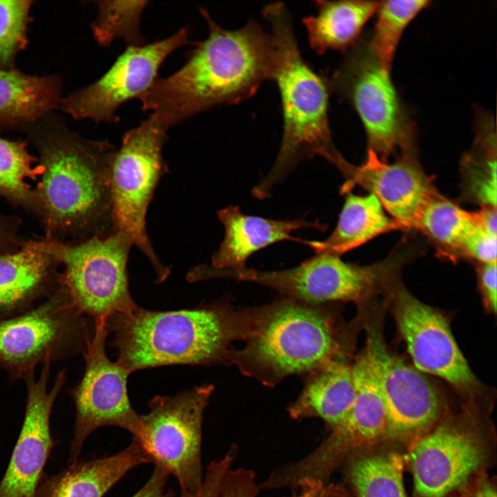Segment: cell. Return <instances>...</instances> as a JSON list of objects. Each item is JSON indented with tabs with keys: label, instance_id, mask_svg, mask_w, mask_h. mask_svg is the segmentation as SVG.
<instances>
[{
	"label": "cell",
	"instance_id": "36",
	"mask_svg": "<svg viewBox=\"0 0 497 497\" xmlns=\"http://www.w3.org/2000/svg\"><path fill=\"white\" fill-rule=\"evenodd\" d=\"M229 469L224 460L211 462L207 467L201 487L195 493L181 490L180 497H219L223 480Z\"/></svg>",
	"mask_w": 497,
	"mask_h": 497
},
{
	"label": "cell",
	"instance_id": "16",
	"mask_svg": "<svg viewBox=\"0 0 497 497\" xmlns=\"http://www.w3.org/2000/svg\"><path fill=\"white\" fill-rule=\"evenodd\" d=\"M367 333L365 348L385 407L387 434L407 437L422 433L439 418V392L422 373L392 354L376 329L369 327Z\"/></svg>",
	"mask_w": 497,
	"mask_h": 497
},
{
	"label": "cell",
	"instance_id": "38",
	"mask_svg": "<svg viewBox=\"0 0 497 497\" xmlns=\"http://www.w3.org/2000/svg\"><path fill=\"white\" fill-rule=\"evenodd\" d=\"M496 263L480 264L478 273L480 283L484 298L489 309L496 311Z\"/></svg>",
	"mask_w": 497,
	"mask_h": 497
},
{
	"label": "cell",
	"instance_id": "27",
	"mask_svg": "<svg viewBox=\"0 0 497 497\" xmlns=\"http://www.w3.org/2000/svg\"><path fill=\"white\" fill-rule=\"evenodd\" d=\"M475 132L471 150L462 159L463 197L481 208H496V130L491 113L476 110Z\"/></svg>",
	"mask_w": 497,
	"mask_h": 497
},
{
	"label": "cell",
	"instance_id": "21",
	"mask_svg": "<svg viewBox=\"0 0 497 497\" xmlns=\"http://www.w3.org/2000/svg\"><path fill=\"white\" fill-rule=\"evenodd\" d=\"M224 228V237L214 253L209 265L215 269L246 267L248 258L255 252L277 242L290 240L306 245L307 240L293 237L298 229L326 231L327 226L304 218L273 220L243 213L237 206H229L217 212Z\"/></svg>",
	"mask_w": 497,
	"mask_h": 497
},
{
	"label": "cell",
	"instance_id": "40",
	"mask_svg": "<svg viewBox=\"0 0 497 497\" xmlns=\"http://www.w3.org/2000/svg\"><path fill=\"white\" fill-rule=\"evenodd\" d=\"M296 488L299 489L293 497H333V491L327 483L317 481H304Z\"/></svg>",
	"mask_w": 497,
	"mask_h": 497
},
{
	"label": "cell",
	"instance_id": "3",
	"mask_svg": "<svg viewBox=\"0 0 497 497\" xmlns=\"http://www.w3.org/2000/svg\"><path fill=\"white\" fill-rule=\"evenodd\" d=\"M332 303L309 304L281 298L245 308L242 347L230 351L228 364L273 387L286 377L307 374L349 356L347 331Z\"/></svg>",
	"mask_w": 497,
	"mask_h": 497
},
{
	"label": "cell",
	"instance_id": "31",
	"mask_svg": "<svg viewBox=\"0 0 497 497\" xmlns=\"http://www.w3.org/2000/svg\"><path fill=\"white\" fill-rule=\"evenodd\" d=\"M427 0L381 1L378 17L368 46L384 68L390 70L401 37L414 17L427 8Z\"/></svg>",
	"mask_w": 497,
	"mask_h": 497
},
{
	"label": "cell",
	"instance_id": "4",
	"mask_svg": "<svg viewBox=\"0 0 497 497\" xmlns=\"http://www.w3.org/2000/svg\"><path fill=\"white\" fill-rule=\"evenodd\" d=\"M117 362L130 373L164 365L228 364L246 330L244 308L226 298L194 309L158 311L138 305L106 321Z\"/></svg>",
	"mask_w": 497,
	"mask_h": 497
},
{
	"label": "cell",
	"instance_id": "34",
	"mask_svg": "<svg viewBox=\"0 0 497 497\" xmlns=\"http://www.w3.org/2000/svg\"><path fill=\"white\" fill-rule=\"evenodd\" d=\"M496 236L487 233L478 224L465 239L460 257L475 260L480 264L496 263Z\"/></svg>",
	"mask_w": 497,
	"mask_h": 497
},
{
	"label": "cell",
	"instance_id": "22",
	"mask_svg": "<svg viewBox=\"0 0 497 497\" xmlns=\"http://www.w3.org/2000/svg\"><path fill=\"white\" fill-rule=\"evenodd\" d=\"M150 460L137 441L109 456L77 461L42 477L33 497H103L128 471Z\"/></svg>",
	"mask_w": 497,
	"mask_h": 497
},
{
	"label": "cell",
	"instance_id": "30",
	"mask_svg": "<svg viewBox=\"0 0 497 497\" xmlns=\"http://www.w3.org/2000/svg\"><path fill=\"white\" fill-rule=\"evenodd\" d=\"M402 473V458L395 452L360 456L349 469L358 497H407Z\"/></svg>",
	"mask_w": 497,
	"mask_h": 497
},
{
	"label": "cell",
	"instance_id": "23",
	"mask_svg": "<svg viewBox=\"0 0 497 497\" xmlns=\"http://www.w3.org/2000/svg\"><path fill=\"white\" fill-rule=\"evenodd\" d=\"M354 397L351 364L338 361L305 376L301 393L287 410L294 420L319 418L332 429L344 419Z\"/></svg>",
	"mask_w": 497,
	"mask_h": 497
},
{
	"label": "cell",
	"instance_id": "32",
	"mask_svg": "<svg viewBox=\"0 0 497 497\" xmlns=\"http://www.w3.org/2000/svg\"><path fill=\"white\" fill-rule=\"evenodd\" d=\"M148 1H97V15L91 24L95 40L104 46L115 39H122L127 46L145 43L140 31V19Z\"/></svg>",
	"mask_w": 497,
	"mask_h": 497
},
{
	"label": "cell",
	"instance_id": "41",
	"mask_svg": "<svg viewBox=\"0 0 497 497\" xmlns=\"http://www.w3.org/2000/svg\"><path fill=\"white\" fill-rule=\"evenodd\" d=\"M478 226L487 233L497 237V212L496 208L483 207L475 211Z\"/></svg>",
	"mask_w": 497,
	"mask_h": 497
},
{
	"label": "cell",
	"instance_id": "5",
	"mask_svg": "<svg viewBox=\"0 0 497 497\" xmlns=\"http://www.w3.org/2000/svg\"><path fill=\"white\" fill-rule=\"evenodd\" d=\"M262 15L270 26L277 49L273 81L280 95L283 134L275 163L252 190V195L260 199L269 197L273 188L304 159L322 157L344 177L352 165L333 142L326 75L316 72L302 57L287 8L282 2L271 3L264 7Z\"/></svg>",
	"mask_w": 497,
	"mask_h": 497
},
{
	"label": "cell",
	"instance_id": "9",
	"mask_svg": "<svg viewBox=\"0 0 497 497\" xmlns=\"http://www.w3.org/2000/svg\"><path fill=\"white\" fill-rule=\"evenodd\" d=\"M91 334L59 286L34 307L0 320V369L10 381L24 380L39 364L83 354Z\"/></svg>",
	"mask_w": 497,
	"mask_h": 497
},
{
	"label": "cell",
	"instance_id": "17",
	"mask_svg": "<svg viewBox=\"0 0 497 497\" xmlns=\"http://www.w3.org/2000/svg\"><path fill=\"white\" fill-rule=\"evenodd\" d=\"M51 363L43 364L36 379L31 373L25 379L27 397L21 431L6 471L0 481V497H33L43 477V469L56 444L50 428L51 411L66 383V369L58 371L48 388Z\"/></svg>",
	"mask_w": 497,
	"mask_h": 497
},
{
	"label": "cell",
	"instance_id": "35",
	"mask_svg": "<svg viewBox=\"0 0 497 497\" xmlns=\"http://www.w3.org/2000/svg\"><path fill=\"white\" fill-rule=\"evenodd\" d=\"M260 490L255 475L251 469H229L220 489L219 497H257Z\"/></svg>",
	"mask_w": 497,
	"mask_h": 497
},
{
	"label": "cell",
	"instance_id": "25",
	"mask_svg": "<svg viewBox=\"0 0 497 497\" xmlns=\"http://www.w3.org/2000/svg\"><path fill=\"white\" fill-rule=\"evenodd\" d=\"M336 226L322 241H307L315 253L326 252L341 256L384 233L402 229L387 214L380 201L372 194L346 193Z\"/></svg>",
	"mask_w": 497,
	"mask_h": 497
},
{
	"label": "cell",
	"instance_id": "42",
	"mask_svg": "<svg viewBox=\"0 0 497 497\" xmlns=\"http://www.w3.org/2000/svg\"><path fill=\"white\" fill-rule=\"evenodd\" d=\"M469 497H497L495 488L489 483L479 487Z\"/></svg>",
	"mask_w": 497,
	"mask_h": 497
},
{
	"label": "cell",
	"instance_id": "8",
	"mask_svg": "<svg viewBox=\"0 0 497 497\" xmlns=\"http://www.w3.org/2000/svg\"><path fill=\"white\" fill-rule=\"evenodd\" d=\"M43 240L64 266L61 288L84 315L106 321L137 306L129 291L127 263L133 244L126 235L113 232L70 243Z\"/></svg>",
	"mask_w": 497,
	"mask_h": 497
},
{
	"label": "cell",
	"instance_id": "2",
	"mask_svg": "<svg viewBox=\"0 0 497 497\" xmlns=\"http://www.w3.org/2000/svg\"><path fill=\"white\" fill-rule=\"evenodd\" d=\"M41 121L30 134L42 169L34 190L46 238L79 242L110 235V175L117 148L106 140L83 138L55 120Z\"/></svg>",
	"mask_w": 497,
	"mask_h": 497
},
{
	"label": "cell",
	"instance_id": "10",
	"mask_svg": "<svg viewBox=\"0 0 497 497\" xmlns=\"http://www.w3.org/2000/svg\"><path fill=\"white\" fill-rule=\"evenodd\" d=\"M396 269L389 256L374 264L360 266L345 262L341 256L326 252L293 268L259 271L246 266L221 269L218 278L252 282L277 291L281 298L309 304L339 301L360 302L380 287H384Z\"/></svg>",
	"mask_w": 497,
	"mask_h": 497
},
{
	"label": "cell",
	"instance_id": "7",
	"mask_svg": "<svg viewBox=\"0 0 497 497\" xmlns=\"http://www.w3.org/2000/svg\"><path fill=\"white\" fill-rule=\"evenodd\" d=\"M338 68L327 76L330 92L349 102L364 128L368 149L382 160L416 148L413 122L390 76L371 50L367 40L359 39L346 52Z\"/></svg>",
	"mask_w": 497,
	"mask_h": 497
},
{
	"label": "cell",
	"instance_id": "20",
	"mask_svg": "<svg viewBox=\"0 0 497 497\" xmlns=\"http://www.w3.org/2000/svg\"><path fill=\"white\" fill-rule=\"evenodd\" d=\"M59 265L43 239L23 241L17 250L0 254V320L34 307L57 291Z\"/></svg>",
	"mask_w": 497,
	"mask_h": 497
},
{
	"label": "cell",
	"instance_id": "29",
	"mask_svg": "<svg viewBox=\"0 0 497 497\" xmlns=\"http://www.w3.org/2000/svg\"><path fill=\"white\" fill-rule=\"evenodd\" d=\"M36 161L24 142L0 137V197L37 218L35 190L27 182L41 175V166H33Z\"/></svg>",
	"mask_w": 497,
	"mask_h": 497
},
{
	"label": "cell",
	"instance_id": "14",
	"mask_svg": "<svg viewBox=\"0 0 497 497\" xmlns=\"http://www.w3.org/2000/svg\"><path fill=\"white\" fill-rule=\"evenodd\" d=\"M387 289L398 329L414 367L445 380L459 392H474L478 382L445 317L413 296L397 277Z\"/></svg>",
	"mask_w": 497,
	"mask_h": 497
},
{
	"label": "cell",
	"instance_id": "39",
	"mask_svg": "<svg viewBox=\"0 0 497 497\" xmlns=\"http://www.w3.org/2000/svg\"><path fill=\"white\" fill-rule=\"evenodd\" d=\"M19 220L0 215V254L17 250L23 241L17 235Z\"/></svg>",
	"mask_w": 497,
	"mask_h": 497
},
{
	"label": "cell",
	"instance_id": "12",
	"mask_svg": "<svg viewBox=\"0 0 497 497\" xmlns=\"http://www.w3.org/2000/svg\"><path fill=\"white\" fill-rule=\"evenodd\" d=\"M108 333L106 320L94 321L93 331L83 353L86 362L83 376L70 391L76 417L69 465L77 461L85 440L99 427L122 428L136 440L142 436L139 415L128 395L130 373L108 358L105 348Z\"/></svg>",
	"mask_w": 497,
	"mask_h": 497
},
{
	"label": "cell",
	"instance_id": "11",
	"mask_svg": "<svg viewBox=\"0 0 497 497\" xmlns=\"http://www.w3.org/2000/svg\"><path fill=\"white\" fill-rule=\"evenodd\" d=\"M213 390L208 384L173 396H155L148 412L139 415L142 436L137 441L150 462L177 479L182 491L195 493L203 482L202 420Z\"/></svg>",
	"mask_w": 497,
	"mask_h": 497
},
{
	"label": "cell",
	"instance_id": "1",
	"mask_svg": "<svg viewBox=\"0 0 497 497\" xmlns=\"http://www.w3.org/2000/svg\"><path fill=\"white\" fill-rule=\"evenodd\" d=\"M208 29L185 64L166 77H158L139 99L168 128L197 113L252 97L266 80H273L278 62L275 39L250 20L226 30L204 8Z\"/></svg>",
	"mask_w": 497,
	"mask_h": 497
},
{
	"label": "cell",
	"instance_id": "18",
	"mask_svg": "<svg viewBox=\"0 0 497 497\" xmlns=\"http://www.w3.org/2000/svg\"><path fill=\"white\" fill-rule=\"evenodd\" d=\"M356 185L373 195L402 229L413 228L422 208L438 193L420 164L417 148L401 152L393 163L368 149L365 162L353 166L341 193Z\"/></svg>",
	"mask_w": 497,
	"mask_h": 497
},
{
	"label": "cell",
	"instance_id": "24",
	"mask_svg": "<svg viewBox=\"0 0 497 497\" xmlns=\"http://www.w3.org/2000/svg\"><path fill=\"white\" fill-rule=\"evenodd\" d=\"M381 1H314L315 15L303 18L310 47L318 54L346 53L360 39L364 26L376 13Z\"/></svg>",
	"mask_w": 497,
	"mask_h": 497
},
{
	"label": "cell",
	"instance_id": "15",
	"mask_svg": "<svg viewBox=\"0 0 497 497\" xmlns=\"http://www.w3.org/2000/svg\"><path fill=\"white\" fill-rule=\"evenodd\" d=\"M355 388L352 406L344 419L311 453L294 463L302 479L327 482L351 451L387 433L385 407L374 366L364 347L351 364Z\"/></svg>",
	"mask_w": 497,
	"mask_h": 497
},
{
	"label": "cell",
	"instance_id": "33",
	"mask_svg": "<svg viewBox=\"0 0 497 497\" xmlns=\"http://www.w3.org/2000/svg\"><path fill=\"white\" fill-rule=\"evenodd\" d=\"M32 1L0 0V67L10 68L26 45V30Z\"/></svg>",
	"mask_w": 497,
	"mask_h": 497
},
{
	"label": "cell",
	"instance_id": "13",
	"mask_svg": "<svg viewBox=\"0 0 497 497\" xmlns=\"http://www.w3.org/2000/svg\"><path fill=\"white\" fill-rule=\"evenodd\" d=\"M188 28H183L162 40L127 46L99 79L61 99V108L76 119L117 121V109L152 86L164 60L188 43Z\"/></svg>",
	"mask_w": 497,
	"mask_h": 497
},
{
	"label": "cell",
	"instance_id": "37",
	"mask_svg": "<svg viewBox=\"0 0 497 497\" xmlns=\"http://www.w3.org/2000/svg\"><path fill=\"white\" fill-rule=\"evenodd\" d=\"M170 474L161 466L154 465L146 483L132 497H175L173 489H166Z\"/></svg>",
	"mask_w": 497,
	"mask_h": 497
},
{
	"label": "cell",
	"instance_id": "19",
	"mask_svg": "<svg viewBox=\"0 0 497 497\" xmlns=\"http://www.w3.org/2000/svg\"><path fill=\"white\" fill-rule=\"evenodd\" d=\"M483 458L471 433L442 425L416 439L409 453L418 497H445L465 482Z\"/></svg>",
	"mask_w": 497,
	"mask_h": 497
},
{
	"label": "cell",
	"instance_id": "28",
	"mask_svg": "<svg viewBox=\"0 0 497 497\" xmlns=\"http://www.w3.org/2000/svg\"><path fill=\"white\" fill-rule=\"evenodd\" d=\"M477 225L474 212L438 192L422 208L413 228L421 231L442 253L455 257L460 256L465 239Z\"/></svg>",
	"mask_w": 497,
	"mask_h": 497
},
{
	"label": "cell",
	"instance_id": "26",
	"mask_svg": "<svg viewBox=\"0 0 497 497\" xmlns=\"http://www.w3.org/2000/svg\"><path fill=\"white\" fill-rule=\"evenodd\" d=\"M61 81L0 67V125L32 123L59 106Z\"/></svg>",
	"mask_w": 497,
	"mask_h": 497
},
{
	"label": "cell",
	"instance_id": "6",
	"mask_svg": "<svg viewBox=\"0 0 497 497\" xmlns=\"http://www.w3.org/2000/svg\"><path fill=\"white\" fill-rule=\"evenodd\" d=\"M168 128L155 115L126 132L117 149L110 175V201L115 232L126 235L147 257L164 282L170 269L156 255L146 229V212L156 187L167 171L162 149Z\"/></svg>",
	"mask_w": 497,
	"mask_h": 497
}]
</instances>
